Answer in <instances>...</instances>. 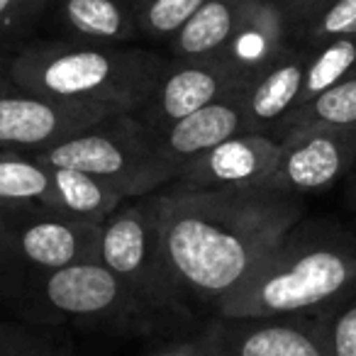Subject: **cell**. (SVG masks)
<instances>
[{
    "label": "cell",
    "mask_w": 356,
    "mask_h": 356,
    "mask_svg": "<svg viewBox=\"0 0 356 356\" xmlns=\"http://www.w3.org/2000/svg\"><path fill=\"white\" fill-rule=\"evenodd\" d=\"M161 257L186 307L213 315L302 220L298 195L264 186L152 193Z\"/></svg>",
    "instance_id": "1"
},
{
    "label": "cell",
    "mask_w": 356,
    "mask_h": 356,
    "mask_svg": "<svg viewBox=\"0 0 356 356\" xmlns=\"http://www.w3.org/2000/svg\"><path fill=\"white\" fill-rule=\"evenodd\" d=\"M354 293L356 237L334 225L300 220L215 315H320Z\"/></svg>",
    "instance_id": "2"
},
{
    "label": "cell",
    "mask_w": 356,
    "mask_h": 356,
    "mask_svg": "<svg viewBox=\"0 0 356 356\" xmlns=\"http://www.w3.org/2000/svg\"><path fill=\"white\" fill-rule=\"evenodd\" d=\"M6 66L25 90L120 115L144 108L166 61L144 49L47 42L25 47Z\"/></svg>",
    "instance_id": "3"
},
{
    "label": "cell",
    "mask_w": 356,
    "mask_h": 356,
    "mask_svg": "<svg viewBox=\"0 0 356 356\" xmlns=\"http://www.w3.org/2000/svg\"><path fill=\"white\" fill-rule=\"evenodd\" d=\"M27 317L40 322H71L110 332H149L156 315L98 259L76 261L8 288Z\"/></svg>",
    "instance_id": "4"
},
{
    "label": "cell",
    "mask_w": 356,
    "mask_h": 356,
    "mask_svg": "<svg viewBox=\"0 0 356 356\" xmlns=\"http://www.w3.org/2000/svg\"><path fill=\"white\" fill-rule=\"evenodd\" d=\"M32 156L49 166L93 173L122 191L127 200L156 193L178 176L159 152L154 134L134 113L110 115L64 144Z\"/></svg>",
    "instance_id": "5"
},
{
    "label": "cell",
    "mask_w": 356,
    "mask_h": 356,
    "mask_svg": "<svg viewBox=\"0 0 356 356\" xmlns=\"http://www.w3.org/2000/svg\"><path fill=\"white\" fill-rule=\"evenodd\" d=\"M95 259L108 266L152 315L166 320L188 315L163 264L152 195L124 200L100 225Z\"/></svg>",
    "instance_id": "6"
},
{
    "label": "cell",
    "mask_w": 356,
    "mask_h": 356,
    "mask_svg": "<svg viewBox=\"0 0 356 356\" xmlns=\"http://www.w3.org/2000/svg\"><path fill=\"white\" fill-rule=\"evenodd\" d=\"M98 225L66 218L47 205L0 218V281L8 288L98 254Z\"/></svg>",
    "instance_id": "7"
},
{
    "label": "cell",
    "mask_w": 356,
    "mask_h": 356,
    "mask_svg": "<svg viewBox=\"0 0 356 356\" xmlns=\"http://www.w3.org/2000/svg\"><path fill=\"white\" fill-rule=\"evenodd\" d=\"M110 118V113L86 105L47 98L17 86L0 64V149L40 154L64 144Z\"/></svg>",
    "instance_id": "8"
},
{
    "label": "cell",
    "mask_w": 356,
    "mask_h": 356,
    "mask_svg": "<svg viewBox=\"0 0 356 356\" xmlns=\"http://www.w3.org/2000/svg\"><path fill=\"white\" fill-rule=\"evenodd\" d=\"M215 356H334L325 312L296 317H225L200 332Z\"/></svg>",
    "instance_id": "9"
},
{
    "label": "cell",
    "mask_w": 356,
    "mask_h": 356,
    "mask_svg": "<svg viewBox=\"0 0 356 356\" xmlns=\"http://www.w3.org/2000/svg\"><path fill=\"white\" fill-rule=\"evenodd\" d=\"M249 86L252 79L222 54L176 59L173 64H166L154 93L134 115L147 124L149 132L159 134L186 115L232 93H242Z\"/></svg>",
    "instance_id": "10"
},
{
    "label": "cell",
    "mask_w": 356,
    "mask_h": 356,
    "mask_svg": "<svg viewBox=\"0 0 356 356\" xmlns=\"http://www.w3.org/2000/svg\"><path fill=\"white\" fill-rule=\"evenodd\" d=\"M278 142L281 156L264 188L300 198L332 188L356 168V129H305Z\"/></svg>",
    "instance_id": "11"
},
{
    "label": "cell",
    "mask_w": 356,
    "mask_h": 356,
    "mask_svg": "<svg viewBox=\"0 0 356 356\" xmlns=\"http://www.w3.org/2000/svg\"><path fill=\"white\" fill-rule=\"evenodd\" d=\"M281 156V142L271 134L247 132L195 156L166 188L203 191L264 186Z\"/></svg>",
    "instance_id": "12"
},
{
    "label": "cell",
    "mask_w": 356,
    "mask_h": 356,
    "mask_svg": "<svg viewBox=\"0 0 356 356\" xmlns=\"http://www.w3.org/2000/svg\"><path fill=\"white\" fill-rule=\"evenodd\" d=\"M237 134H247L244 90L186 115L163 132L154 134V139L163 159L176 168V173H181L195 156Z\"/></svg>",
    "instance_id": "13"
},
{
    "label": "cell",
    "mask_w": 356,
    "mask_h": 356,
    "mask_svg": "<svg viewBox=\"0 0 356 356\" xmlns=\"http://www.w3.org/2000/svg\"><path fill=\"white\" fill-rule=\"evenodd\" d=\"M310 47H288L259 79L244 90L247 132L271 134L300 100Z\"/></svg>",
    "instance_id": "14"
},
{
    "label": "cell",
    "mask_w": 356,
    "mask_h": 356,
    "mask_svg": "<svg viewBox=\"0 0 356 356\" xmlns=\"http://www.w3.org/2000/svg\"><path fill=\"white\" fill-rule=\"evenodd\" d=\"M288 32L291 25L276 0H259L222 56H227L242 74L254 81L291 47Z\"/></svg>",
    "instance_id": "15"
},
{
    "label": "cell",
    "mask_w": 356,
    "mask_h": 356,
    "mask_svg": "<svg viewBox=\"0 0 356 356\" xmlns=\"http://www.w3.org/2000/svg\"><path fill=\"white\" fill-rule=\"evenodd\" d=\"M44 166L49 171V193L44 205L66 218L100 227L127 200L122 191L93 173L66 166H49V163Z\"/></svg>",
    "instance_id": "16"
},
{
    "label": "cell",
    "mask_w": 356,
    "mask_h": 356,
    "mask_svg": "<svg viewBox=\"0 0 356 356\" xmlns=\"http://www.w3.org/2000/svg\"><path fill=\"white\" fill-rule=\"evenodd\" d=\"M259 0H205L171 40L176 59L222 54Z\"/></svg>",
    "instance_id": "17"
},
{
    "label": "cell",
    "mask_w": 356,
    "mask_h": 356,
    "mask_svg": "<svg viewBox=\"0 0 356 356\" xmlns=\"http://www.w3.org/2000/svg\"><path fill=\"white\" fill-rule=\"evenodd\" d=\"M59 20L90 44H120L139 32L137 10L122 0H59Z\"/></svg>",
    "instance_id": "18"
},
{
    "label": "cell",
    "mask_w": 356,
    "mask_h": 356,
    "mask_svg": "<svg viewBox=\"0 0 356 356\" xmlns=\"http://www.w3.org/2000/svg\"><path fill=\"white\" fill-rule=\"evenodd\" d=\"M305 129H356V74L291 110L271 137L283 139Z\"/></svg>",
    "instance_id": "19"
},
{
    "label": "cell",
    "mask_w": 356,
    "mask_h": 356,
    "mask_svg": "<svg viewBox=\"0 0 356 356\" xmlns=\"http://www.w3.org/2000/svg\"><path fill=\"white\" fill-rule=\"evenodd\" d=\"M49 171L32 154L0 149V218L47 203Z\"/></svg>",
    "instance_id": "20"
},
{
    "label": "cell",
    "mask_w": 356,
    "mask_h": 356,
    "mask_svg": "<svg viewBox=\"0 0 356 356\" xmlns=\"http://www.w3.org/2000/svg\"><path fill=\"white\" fill-rule=\"evenodd\" d=\"M356 74V35L337 37V40L322 42L317 47H310V61L305 69L300 100L298 105H305L322 90L332 88L339 81ZM296 105V108H298Z\"/></svg>",
    "instance_id": "21"
},
{
    "label": "cell",
    "mask_w": 356,
    "mask_h": 356,
    "mask_svg": "<svg viewBox=\"0 0 356 356\" xmlns=\"http://www.w3.org/2000/svg\"><path fill=\"white\" fill-rule=\"evenodd\" d=\"M203 3L205 0H142L137 8L139 32L154 40H173Z\"/></svg>",
    "instance_id": "22"
},
{
    "label": "cell",
    "mask_w": 356,
    "mask_h": 356,
    "mask_svg": "<svg viewBox=\"0 0 356 356\" xmlns=\"http://www.w3.org/2000/svg\"><path fill=\"white\" fill-rule=\"evenodd\" d=\"M356 35V0H334L315 20L298 30V37L305 47H317L337 37Z\"/></svg>",
    "instance_id": "23"
},
{
    "label": "cell",
    "mask_w": 356,
    "mask_h": 356,
    "mask_svg": "<svg viewBox=\"0 0 356 356\" xmlns=\"http://www.w3.org/2000/svg\"><path fill=\"white\" fill-rule=\"evenodd\" d=\"M334 356H356V293L325 312Z\"/></svg>",
    "instance_id": "24"
},
{
    "label": "cell",
    "mask_w": 356,
    "mask_h": 356,
    "mask_svg": "<svg viewBox=\"0 0 356 356\" xmlns=\"http://www.w3.org/2000/svg\"><path fill=\"white\" fill-rule=\"evenodd\" d=\"M49 0H0V37L22 32L37 20Z\"/></svg>",
    "instance_id": "25"
},
{
    "label": "cell",
    "mask_w": 356,
    "mask_h": 356,
    "mask_svg": "<svg viewBox=\"0 0 356 356\" xmlns=\"http://www.w3.org/2000/svg\"><path fill=\"white\" fill-rule=\"evenodd\" d=\"M276 3L286 15L291 30L298 32L310 20H315L325 8H330L334 0H276Z\"/></svg>",
    "instance_id": "26"
},
{
    "label": "cell",
    "mask_w": 356,
    "mask_h": 356,
    "mask_svg": "<svg viewBox=\"0 0 356 356\" xmlns=\"http://www.w3.org/2000/svg\"><path fill=\"white\" fill-rule=\"evenodd\" d=\"M35 332L25 330L20 325H13V322H0V356H15L20 349H25L32 339H35Z\"/></svg>",
    "instance_id": "27"
},
{
    "label": "cell",
    "mask_w": 356,
    "mask_h": 356,
    "mask_svg": "<svg viewBox=\"0 0 356 356\" xmlns=\"http://www.w3.org/2000/svg\"><path fill=\"white\" fill-rule=\"evenodd\" d=\"M15 356H71V346L64 341H56L54 337L37 334L25 349H20Z\"/></svg>",
    "instance_id": "28"
},
{
    "label": "cell",
    "mask_w": 356,
    "mask_h": 356,
    "mask_svg": "<svg viewBox=\"0 0 356 356\" xmlns=\"http://www.w3.org/2000/svg\"><path fill=\"white\" fill-rule=\"evenodd\" d=\"M152 356H215L210 344L203 339V334L193 337L188 341H178V344H168L163 349L154 351Z\"/></svg>",
    "instance_id": "29"
},
{
    "label": "cell",
    "mask_w": 356,
    "mask_h": 356,
    "mask_svg": "<svg viewBox=\"0 0 356 356\" xmlns=\"http://www.w3.org/2000/svg\"><path fill=\"white\" fill-rule=\"evenodd\" d=\"M354 171H356V168H354ZM354 195H356V173H354Z\"/></svg>",
    "instance_id": "30"
}]
</instances>
